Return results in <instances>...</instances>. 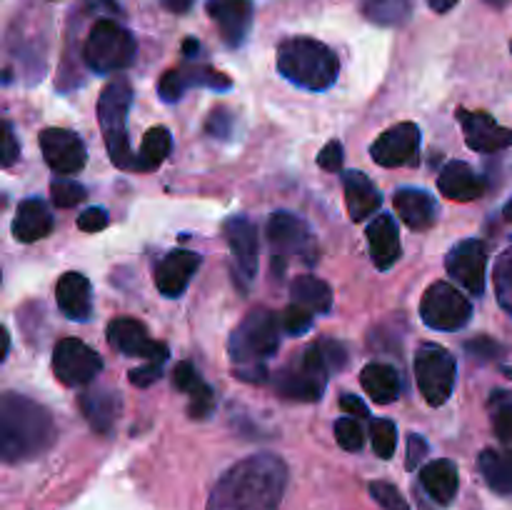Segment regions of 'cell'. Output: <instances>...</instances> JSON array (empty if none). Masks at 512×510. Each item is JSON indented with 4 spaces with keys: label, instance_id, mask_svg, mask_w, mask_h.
<instances>
[{
    "label": "cell",
    "instance_id": "42",
    "mask_svg": "<svg viewBox=\"0 0 512 510\" xmlns=\"http://www.w3.org/2000/svg\"><path fill=\"white\" fill-rule=\"evenodd\" d=\"M343 153H345L343 143H338V140H330V143L320 150L318 165L323 170H328V173H340V168H343Z\"/></svg>",
    "mask_w": 512,
    "mask_h": 510
},
{
    "label": "cell",
    "instance_id": "9",
    "mask_svg": "<svg viewBox=\"0 0 512 510\" xmlns=\"http://www.w3.org/2000/svg\"><path fill=\"white\" fill-rule=\"evenodd\" d=\"M455 375H458V365L448 348L435 343L420 345L415 353V378H418L420 393L430 405L440 408L448 403L455 388Z\"/></svg>",
    "mask_w": 512,
    "mask_h": 510
},
{
    "label": "cell",
    "instance_id": "40",
    "mask_svg": "<svg viewBox=\"0 0 512 510\" xmlns=\"http://www.w3.org/2000/svg\"><path fill=\"white\" fill-rule=\"evenodd\" d=\"M313 318L315 313L305 310L303 305H288L283 310V318H280V325H283L285 333L290 335H305L310 328H313Z\"/></svg>",
    "mask_w": 512,
    "mask_h": 510
},
{
    "label": "cell",
    "instance_id": "46",
    "mask_svg": "<svg viewBox=\"0 0 512 510\" xmlns=\"http://www.w3.org/2000/svg\"><path fill=\"white\" fill-rule=\"evenodd\" d=\"M0 155H3V168H10V165H13L20 155V145H18V140H15L13 125L10 123L3 125V153Z\"/></svg>",
    "mask_w": 512,
    "mask_h": 510
},
{
    "label": "cell",
    "instance_id": "36",
    "mask_svg": "<svg viewBox=\"0 0 512 510\" xmlns=\"http://www.w3.org/2000/svg\"><path fill=\"white\" fill-rule=\"evenodd\" d=\"M370 440H373L375 455H380L383 460L393 458L395 448H398V430L390 420L380 418L370 423Z\"/></svg>",
    "mask_w": 512,
    "mask_h": 510
},
{
    "label": "cell",
    "instance_id": "45",
    "mask_svg": "<svg viewBox=\"0 0 512 510\" xmlns=\"http://www.w3.org/2000/svg\"><path fill=\"white\" fill-rule=\"evenodd\" d=\"M425 455H428V443H425V438H420L418 433H410V438H408V460H405L408 470L418 468V465L423 463Z\"/></svg>",
    "mask_w": 512,
    "mask_h": 510
},
{
    "label": "cell",
    "instance_id": "27",
    "mask_svg": "<svg viewBox=\"0 0 512 510\" xmlns=\"http://www.w3.org/2000/svg\"><path fill=\"white\" fill-rule=\"evenodd\" d=\"M173 383H175V388L190 395V405H188L190 418L205 420L210 413H213L215 395H213V390H210V385L205 383L198 373H195L193 363H188V360H185V363H180L173 373Z\"/></svg>",
    "mask_w": 512,
    "mask_h": 510
},
{
    "label": "cell",
    "instance_id": "21",
    "mask_svg": "<svg viewBox=\"0 0 512 510\" xmlns=\"http://www.w3.org/2000/svg\"><path fill=\"white\" fill-rule=\"evenodd\" d=\"M368 245H370V258H373L375 268L390 270L403 255V245H400L398 225H395L393 215H375L373 223L368 225Z\"/></svg>",
    "mask_w": 512,
    "mask_h": 510
},
{
    "label": "cell",
    "instance_id": "8",
    "mask_svg": "<svg viewBox=\"0 0 512 510\" xmlns=\"http://www.w3.org/2000/svg\"><path fill=\"white\" fill-rule=\"evenodd\" d=\"M135 58V38L115 20H98L83 48V60L95 73H118Z\"/></svg>",
    "mask_w": 512,
    "mask_h": 510
},
{
    "label": "cell",
    "instance_id": "18",
    "mask_svg": "<svg viewBox=\"0 0 512 510\" xmlns=\"http://www.w3.org/2000/svg\"><path fill=\"white\" fill-rule=\"evenodd\" d=\"M205 10L218 28L220 38L230 48H238L245 43L250 25H253V3L250 0H208Z\"/></svg>",
    "mask_w": 512,
    "mask_h": 510
},
{
    "label": "cell",
    "instance_id": "26",
    "mask_svg": "<svg viewBox=\"0 0 512 510\" xmlns=\"http://www.w3.org/2000/svg\"><path fill=\"white\" fill-rule=\"evenodd\" d=\"M53 230V215L40 198H28L18 205L13 218V235L20 243H35Z\"/></svg>",
    "mask_w": 512,
    "mask_h": 510
},
{
    "label": "cell",
    "instance_id": "38",
    "mask_svg": "<svg viewBox=\"0 0 512 510\" xmlns=\"http://www.w3.org/2000/svg\"><path fill=\"white\" fill-rule=\"evenodd\" d=\"M335 438H338L340 448L348 453H358L365 445V430L358 418H340L335 423Z\"/></svg>",
    "mask_w": 512,
    "mask_h": 510
},
{
    "label": "cell",
    "instance_id": "1",
    "mask_svg": "<svg viewBox=\"0 0 512 510\" xmlns=\"http://www.w3.org/2000/svg\"><path fill=\"white\" fill-rule=\"evenodd\" d=\"M288 465L273 453H255L225 470L208 498V510H278Z\"/></svg>",
    "mask_w": 512,
    "mask_h": 510
},
{
    "label": "cell",
    "instance_id": "31",
    "mask_svg": "<svg viewBox=\"0 0 512 510\" xmlns=\"http://www.w3.org/2000/svg\"><path fill=\"white\" fill-rule=\"evenodd\" d=\"M290 295H293L295 305H303L310 313L325 315L333 308V290L315 275H298L290 285Z\"/></svg>",
    "mask_w": 512,
    "mask_h": 510
},
{
    "label": "cell",
    "instance_id": "30",
    "mask_svg": "<svg viewBox=\"0 0 512 510\" xmlns=\"http://www.w3.org/2000/svg\"><path fill=\"white\" fill-rule=\"evenodd\" d=\"M360 385L378 405L395 403L400 395V375L388 363H370L360 373Z\"/></svg>",
    "mask_w": 512,
    "mask_h": 510
},
{
    "label": "cell",
    "instance_id": "19",
    "mask_svg": "<svg viewBox=\"0 0 512 510\" xmlns=\"http://www.w3.org/2000/svg\"><path fill=\"white\" fill-rule=\"evenodd\" d=\"M458 120L465 130V143L478 153H498L512 148V128H503L483 110H458Z\"/></svg>",
    "mask_w": 512,
    "mask_h": 510
},
{
    "label": "cell",
    "instance_id": "12",
    "mask_svg": "<svg viewBox=\"0 0 512 510\" xmlns=\"http://www.w3.org/2000/svg\"><path fill=\"white\" fill-rule=\"evenodd\" d=\"M445 268L455 283L463 285L470 295L485 293V268H488V248L480 238L460 240L445 258Z\"/></svg>",
    "mask_w": 512,
    "mask_h": 510
},
{
    "label": "cell",
    "instance_id": "47",
    "mask_svg": "<svg viewBox=\"0 0 512 510\" xmlns=\"http://www.w3.org/2000/svg\"><path fill=\"white\" fill-rule=\"evenodd\" d=\"M230 130H233V118L228 110H215L208 120V133H213L215 138H228Z\"/></svg>",
    "mask_w": 512,
    "mask_h": 510
},
{
    "label": "cell",
    "instance_id": "48",
    "mask_svg": "<svg viewBox=\"0 0 512 510\" xmlns=\"http://www.w3.org/2000/svg\"><path fill=\"white\" fill-rule=\"evenodd\" d=\"M340 408H343L345 413L353 415V418H358V420H368V415H370L368 405L360 400V395H353V393L340 395Z\"/></svg>",
    "mask_w": 512,
    "mask_h": 510
},
{
    "label": "cell",
    "instance_id": "11",
    "mask_svg": "<svg viewBox=\"0 0 512 510\" xmlns=\"http://www.w3.org/2000/svg\"><path fill=\"white\" fill-rule=\"evenodd\" d=\"M103 370V360L78 338H63L53 350V373L68 388L88 385Z\"/></svg>",
    "mask_w": 512,
    "mask_h": 510
},
{
    "label": "cell",
    "instance_id": "23",
    "mask_svg": "<svg viewBox=\"0 0 512 510\" xmlns=\"http://www.w3.org/2000/svg\"><path fill=\"white\" fill-rule=\"evenodd\" d=\"M438 190L450 200H460V203H470V200L480 198L485 193L483 175L475 173L468 163L463 160H453L445 165L438 175Z\"/></svg>",
    "mask_w": 512,
    "mask_h": 510
},
{
    "label": "cell",
    "instance_id": "33",
    "mask_svg": "<svg viewBox=\"0 0 512 510\" xmlns=\"http://www.w3.org/2000/svg\"><path fill=\"white\" fill-rule=\"evenodd\" d=\"M170 148H173V138H170V130L158 125V128H150L145 133L143 145H140L138 153V168L140 173H148V170L160 168L165 163V158L170 155Z\"/></svg>",
    "mask_w": 512,
    "mask_h": 510
},
{
    "label": "cell",
    "instance_id": "41",
    "mask_svg": "<svg viewBox=\"0 0 512 510\" xmlns=\"http://www.w3.org/2000/svg\"><path fill=\"white\" fill-rule=\"evenodd\" d=\"M370 495H373L375 503L383 505L385 510H410L408 503L403 500V495H400L390 483H383V480L370 483Z\"/></svg>",
    "mask_w": 512,
    "mask_h": 510
},
{
    "label": "cell",
    "instance_id": "32",
    "mask_svg": "<svg viewBox=\"0 0 512 510\" xmlns=\"http://www.w3.org/2000/svg\"><path fill=\"white\" fill-rule=\"evenodd\" d=\"M478 468L495 493H512V453L508 450H483L478 458Z\"/></svg>",
    "mask_w": 512,
    "mask_h": 510
},
{
    "label": "cell",
    "instance_id": "7",
    "mask_svg": "<svg viewBox=\"0 0 512 510\" xmlns=\"http://www.w3.org/2000/svg\"><path fill=\"white\" fill-rule=\"evenodd\" d=\"M268 240L275 275H285L293 263L315 265L318 260L313 233L298 215L275 213L268 223Z\"/></svg>",
    "mask_w": 512,
    "mask_h": 510
},
{
    "label": "cell",
    "instance_id": "37",
    "mask_svg": "<svg viewBox=\"0 0 512 510\" xmlns=\"http://www.w3.org/2000/svg\"><path fill=\"white\" fill-rule=\"evenodd\" d=\"M495 290H498L500 305L512 315V245L500 253L498 265H495Z\"/></svg>",
    "mask_w": 512,
    "mask_h": 510
},
{
    "label": "cell",
    "instance_id": "24",
    "mask_svg": "<svg viewBox=\"0 0 512 510\" xmlns=\"http://www.w3.org/2000/svg\"><path fill=\"white\" fill-rule=\"evenodd\" d=\"M55 298L70 320H88L93 313V288L83 273H65L55 285Z\"/></svg>",
    "mask_w": 512,
    "mask_h": 510
},
{
    "label": "cell",
    "instance_id": "28",
    "mask_svg": "<svg viewBox=\"0 0 512 510\" xmlns=\"http://www.w3.org/2000/svg\"><path fill=\"white\" fill-rule=\"evenodd\" d=\"M420 483L435 503L448 505L453 503L455 493H458V468H455L453 460H433L425 468H420Z\"/></svg>",
    "mask_w": 512,
    "mask_h": 510
},
{
    "label": "cell",
    "instance_id": "25",
    "mask_svg": "<svg viewBox=\"0 0 512 510\" xmlns=\"http://www.w3.org/2000/svg\"><path fill=\"white\" fill-rule=\"evenodd\" d=\"M343 188L345 205H348V213L355 223L370 218V215H375L380 210L383 195L378 193L373 180L365 173H360V170H348V173L343 175Z\"/></svg>",
    "mask_w": 512,
    "mask_h": 510
},
{
    "label": "cell",
    "instance_id": "20",
    "mask_svg": "<svg viewBox=\"0 0 512 510\" xmlns=\"http://www.w3.org/2000/svg\"><path fill=\"white\" fill-rule=\"evenodd\" d=\"M200 268V255L193 250H170L155 268V285L165 298H180Z\"/></svg>",
    "mask_w": 512,
    "mask_h": 510
},
{
    "label": "cell",
    "instance_id": "10",
    "mask_svg": "<svg viewBox=\"0 0 512 510\" xmlns=\"http://www.w3.org/2000/svg\"><path fill=\"white\" fill-rule=\"evenodd\" d=\"M420 315H423V323L428 328L453 333V330L465 328L470 323L473 305L455 285L440 283L438 280V283H433L425 290L423 303H420Z\"/></svg>",
    "mask_w": 512,
    "mask_h": 510
},
{
    "label": "cell",
    "instance_id": "15",
    "mask_svg": "<svg viewBox=\"0 0 512 510\" xmlns=\"http://www.w3.org/2000/svg\"><path fill=\"white\" fill-rule=\"evenodd\" d=\"M108 343L118 353L130 355V358H145L153 360V363H165L168 360V345L150 338L145 325L133 318H115L108 325Z\"/></svg>",
    "mask_w": 512,
    "mask_h": 510
},
{
    "label": "cell",
    "instance_id": "54",
    "mask_svg": "<svg viewBox=\"0 0 512 510\" xmlns=\"http://www.w3.org/2000/svg\"><path fill=\"white\" fill-rule=\"evenodd\" d=\"M490 5H495V8H503V5H508L510 0H488Z\"/></svg>",
    "mask_w": 512,
    "mask_h": 510
},
{
    "label": "cell",
    "instance_id": "51",
    "mask_svg": "<svg viewBox=\"0 0 512 510\" xmlns=\"http://www.w3.org/2000/svg\"><path fill=\"white\" fill-rule=\"evenodd\" d=\"M90 8H100V10H110V13H118V5L113 0H85Z\"/></svg>",
    "mask_w": 512,
    "mask_h": 510
},
{
    "label": "cell",
    "instance_id": "53",
    "mask_svg": "<svg viewBox=\"0 0 512 510\" xmlns=\"http://www.w3.org/2000/svg\"><path fill=\"white\" fill-rule=\"evenodd\" d=\"M503 215H505V220H508V223H512V200L503 208Z\"/></svg>",
    "mask_w": 512,
    "mask_h": 510
},
{
    "label": "cell",
    "instance_id": "22",
    "mask_svg": "<svg viewBox=\"0 0 512 510\" xmlns=\"http://www.w3.org/2000/svg\"><path fill=\"white\" fill-rule=\"evenodd\" d=\"M395 213L410 230H430L438 223V203L420 188H400L393 198Z\"/></svg>",
    "mask_w": 512,
    "mask_h": 510
},
{
    "label": "cell",
    "instance_id": "2",
    "mask_svg": "<svg viewBox=\"0 0 512 510\" xmlns=\"http://www.w3.org/2000/svg\"><path fill=\"white\" fill-rule=\"evenodd\" d=\"M55 440L53 415L28 395L5 393L0 400V455L23 463L43 455Z\"/></svg>",
    "mask_w": 512,
    "mask_h": 510
},
{
    "label": "cell",
    "instance_id": "29",
    "mask_svg": "<svg viewBox=\"0 0 512 510\" xmlns=\"http://www.w3.org/2000/svg\"><path fill=\"white\" fill-rule=\"evenodd\" d=\"M78 405L95 433L105 435L113 430V423L120 410V400L113 390H90V393L80 395Z\"/></svg>",
    "mask_w": 512,
    "mask_h": 510
},
{
    "label": "cell",
    "instance_id": "34",
    "mask_svg": "<svg viewBox=\"0 0 512 510\" xmlns=\"http://www.w3.org/2000/svg\"><path fill=\"white\" fill-rule=\"evenodd\" d=\"M413 13V0H363V15L375 25H403Z\"/></svg>",
    "mask_w": 512,
    "mask_h": 510
},
{
    "label": "cell",
    "instance_id": "44",
    "mask_svg": "<svg viewBox=\"0 0 512 510\" xmlns=\"http://www.w3.org/2000/svg\"><path fill=\"white\" fill-rule=\"evenodd\" d=\"M105 225H108V213L103 208H88L78 218V228L85 230V233H98Z\"/></svg>",
    "mask_w": 512,
    "mask_h": 510
},
{
    "label": "cell",
    "instance_id": "5",
    "mask_svg": "<svg viewBox=\"0 0 512 510\" xmlns=\"http://www.w3.org/2000/svg\"><path fill=\"white\" fill-rule=\"evenodd\" d=\"M278 70L283 78L305 90H328L338 80V58L315 38H290L278 48Z\"/></svg>",
    "mask_w": 512,
    "mask_h": 510
},
{
    "label": "cell",
    "instance_id": "14",
    "mask_svg": "<svg viewBox=\"0 0 512 510\" xmlns=\"http://www.w3.org/2000/svg\"><path fill=\"white\" fill-rule=\"evenodd\" d=\"M190 88H210V90H228L233 88V80L225 73H218L210 65H183L173 68L160 78L158 93L165 103H178Z\"/></svg>",
    "mask_w": 512,
    "mask_h": 510
},
{
    "label": "cell",
    "instance_id": "35",
    "mask_svg": "<svg viewBox=\"0 0 512 510\" xmlns=\"http://www.w3.org/2000/svg\"><path fill=\"white\" fill-rule=\"evenodd\" d=\"M490 420H493L495 435H498L503 450L512 453V393L510 390H495L490 398Z\"/></svg>",
    "mask_w": 512,
    "mask_h": 510
},
{
    "label": "cell",
    "instance_id": "50",
    "mask_svg": "<svg viewBox=\"0 0 512 510\" xmlns=\"http://www.w3.org/2000/svg\"><path fill=\"white\" fill-rule=\"evenodd\" d=\"M458 3L460 0H428V5L435 13H448V10H453Z\"/></svg>",
    "mask_w": 512,
    "mask_h": 510
},
{
    "label": "cell",
    "instance_id": "52",
    "mask_svg": "<svg viewBox=\"0 0 512 510\" xmlns=\"http://www.w3.org/2000/svg\"><path fill=\"white\" fill-rule=\"evenodd\" d=\"M183 50H185V55H188V58H195V55H198V50H200V45L195 43V40H185V45H183Z\"/></svg>",
    "mask_w": 512,
    "mask_h": 510
},
{
    "label": "cell",
    "instance_id": "49",
    "mask_svg": "<svg viewBox=\"0 0 512 510\" xmlns=\"http://www.w3.org/2000/svg\"><path fill=\"white\" fill-rule=\"evenodd\" d=\"M193 0H163V8H168L170 13H188Z\"/></svg>",
    "mask_w": 512,
    "mask_h": 510
},
{
    "label": "cell",
    "instance_id": "13",
    "mask_svg": "<svg viewBox=\"0 0 512 510\" xmlns=\"http://www.w3.org/2000/svg\"><path fill=\"white\" fill-rule=\"evenodd\" d=\"M420 128L415 123H398L385 130L370 148V155L383 168H403L415 165L420 155Z\"/></svg>",
    "mask_w": 512,
    "mask_h": 510
},
{
    "label": "cell",
    "instance_id": "39",
    "mask_svg": "<svg viewBox=\"0 0 512 510\" xmlns=\"http://www.w3.org/2000/svg\"><path fill=\"white\" fill-rule=\"evenodd\" d=\"M50 195H53V203L58 208H75L85 198V188L80 183H75V180L58 178L50 185Z\"/></svg>",
    "mask_w": 512,
    "mask_h": 510
},
{
    "label": "cell",
    "instance_id": "3",
    "mask_svg": "<svg viewBox=\"0 0 512 510\" xmlns=\"http://www.w3.org/2000/svg\"><path fill=\"white\" fill-rule=\"evenodd\" d=\"M280 323L270 310H253L228 340V353L235 375L248 383H263L268 370L265 360L278 353Z\"/></svg>",
    "mask_w": 512,
    "mask_h": 510
},
{
    "label": "cell",
    "instance_id": "16",
    "mask_svg": "<svg viewBox=\"0 0 512 510\" xmlns=\"http://www.w3.org/2000/svg\"><path fill=\"white\" fill-rule=\"evenodd\" d=\"M228 238L230 255H233V270L243 285L253 283L258 273V228L245 215H233L223 225Z\"/></svg>",
    "mask_w": 512,
    "mask_h": 510
},
{
    "label": "cell",
    "instance_id": "17",
    "mask_svg": "<svg viewBox=\"0 0 512 510\" xmlns=\"http://www.w3.org/2000/svg\"><path fill=\"white\" fill-rule=\"evenodd\" d=\"M40 150L45 155V163L58 175H75L85 168V145L80 135L65 128H48L40 133Z\"/></svg>",
    "mask_w": 512,
    "mask_h": 510
},
{
    "label": "cell",
    "instance_id": "4",
    "mask_svg": "<svg viewBox=\"0 0 512 510\" xmlns=\"http://www.w3.org/2000/svg\"><path fill=\"white\" fill-rule=\"evenodd\" d=\"M345 365V348L335 340H318L308 345L295 363L280 373L275 388L283 398L300 400V403H315L323 398L325 385L333 370Z\"/></svg>",
    "mask_w": 512,
    "mask_h": 510
},
{
    "label": "cell",
    "instance_id": "6",
    "mask_svg": "<svg viewBox=\"0 0 512 510\" xmlns=\"http://www.w3.org/2000/svg\"><path fill=\"white\" fill-rule=\"evenodd\" d=\"M130 103H133V85L123 75L110 80L98 100V123L103 128L110 160L123 170L138 168V155H133L128 140Z\"/></svg>",
    "mask_w": 512,
    "mask_h": 510
},
{
    "label": "cell",
    "instance_id": "43",
    "mask_svg": "<svg viewBox=\"0 0 512 510\" xmlns=\"http://www.w3.org/2000/svg\"><path fill=\"white\" fill-rule=\"evenodd\" d=\"M160 375H163V363H153V360H148V365H140V368L130 370L128 378L135 388H148V385H153Z\"/></svg>",
    "mask_w": 512,
    "mask_h": 510
}]
</instances>
